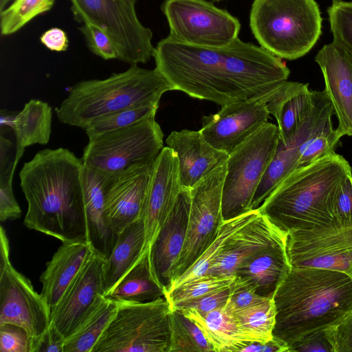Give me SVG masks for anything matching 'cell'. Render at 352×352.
Segmentation results:
<instances>
[{"label":"cell","mask_w":352,"mask_h":352,"mask_svg":"<svg viewBox=\"0 0 352 352\" xmlns=\"http://www.w3.org/2000/svg\"><path fill=\"white\" fill-rule=\"evenodd\" d=\"M289 347L283 342L273 337L267 342H250L243 345L239 352H288Z\"/></svg>","instance_id":"obj_50"},{"label":"cell","mask_w":352,"mask_h":352,"mask_svg":"<svg viewBox=\"0 0 352 352\" xmlns=\"http://www.w3.org/2000/svg\"><path fill=\"white\" fill-rule=\"evenodd\" d=\"M104 260L93 252L51 311V324L65 338L75 330L97 299L105 296Z\"/></svg>","instance_id":"obj_17"},{"label":"cell","mask_w":352,"mask_h":352,"mask_svg":"<svg viewBox=\"0 0 352 352\" xmlns=\"http://www.w3.org/2000/svg\"><path fill=\"white\" fill-rule=\"evenodd\" d=\"M93 252L87 241L62 242L47 262L39 280L42 283L41 295L50 312Z\"/></svg>","instance_id":"obj_25"},{"label":"cell","mask_w":352,"mask_h":352,"mask_svg":"<svg viewBox=\"0 0 352 352\" xmlns=\"http://www.w3.org/2000/svg\"><path fill=\"white\" fill-rule=\"evenodd\" d=\"M322 73L324 91L338 121L336 129L340 138L352 137V54L332 41L315 56Z\"/></svg>","instance_id":"obj_19"},{"label":"cell","mask_w":352,"mask_h":352,"mask_svg":"<svg viewBox=\"0 0 352 352\" xmlns=\"http://www.w3.org/2000/svg\"><path fill=\"white\" fill-rule=\"evenodd\" d=\"M190 199V189L182 188L149 248L153 274L166 296L171 287L184 245Z\"/></svg>","instance_id":"obj_18"},{"label":"cell","mask_w":352,"mask_h":352,"mask_svg":"<svg viewBox=\"0 0 352 352\" xmlns=\"http://www.w3.org/2000/svg\"><path fill=\"white\" fill-rule=\"evenodd\" d=\"M315 0H254L250 26L260 46L281 59H298L316 45L322 33Z\"/></svg>","instance_id":"obj_6"},{"label":"cell","mask_w":352,"mask_h":352,"mask_svg":"<svg viewBox=\"0 0 352 352\" xmlns=\"http://www.w3.org/2000/svg\"><path fill=\"white\" fill-rule=\"evenodd\" d=\"M164 134L155 117L89 139L82 164L113 175L153 163L164 148Z\"/></svg>","instance_id":"obj_10"},{"label":"cell","mask_w":352,"mask_h":352,"mask_svg":"<svg viewBox=\"0 0 352 352\" xmlns=\"http://www.w3.org/2000/svg\"><path fill=\"white\" fill-rule=\"evenodd\" d=\"M214 1H223V0H214Z\"/></svg>","instance_id":"obj_53"},{"label":"cell","mask_w":352,"mask_h":352,"mask_svg":"<svg viewBox=\"0 0 352 352\" xmlns=\"http://www.w3.org/2000/svg\"><path fill=\"white\" fill-rule=\"evenodd\" d=\"M153 58L174 90L221 107L265 101L290 74L281 58L239 38L221 47H201L168 35L157 43Z\"/></svg>","instance_id":"obj_1"},{"label":"cell","mask_w":352,"mask_h":352,"mask_svg":"<svg viewBox=\"0 0 352 352\" xmlns=\"http://www.w3.org/2000/svg\"><path fill=\"white\" fill-rule=\"evenodd\" d=\"M174 90L157 69L132 65L104 79L81 80L56 109L63 124L85 129L92 121L135 105L159 104L162 96Z\"/></svg>","instance_id":"obj_5"},{"label":"cell","mask_w":352,"mask_h":352,"mask_svg":"<svg viewBox=\"0 0 352 352\" xmlns=\"http://www.w3.org/2000/svg\"><path fill=\"white\" fill-rule=\"evenodd\" d=\"M0 221L14 220L21 216V210L12 189L14 166L0 167Z\"/></svg>","instance_id":"obj_41"},{"label":"cell","mask_w":352,"mask_h":352,"mask_svg":"<svg viewBox=\"0 0 352 352\" xmlns=\"http://www.w3.org/2000/svg\"><path fill=\"white\" fill-rule=\"evenodd\" d=\"M352 168L333 151L286 176L258 210L285 234L334 223L332 207L342 182Z\"/></svg>","instance_id":"obj_4"},{"label":"cell","mask_w":352,"mask_h":352,"mask_svg":"<svg viewBox=\"0 0 352 352\" xmlns=\"http://www.w3.org/2000/svg\"><path fill=\"white\" fill-rule=\"evenodd\" d=\"M327 330L321 331L294 343L289 348V352H333V347L327 337Z\"/></svg>","instance_id":"obj_47"},{"label":"cell","mask_w":352,"mask_h":352,"mask_svg":"<svg viewBox=\"0 0 352 352\" xmlns=\"http://www.w3.org/2000/svg\"><path fill=\"white\" fill-rule=\"evenodd\" d=\"M65 338L50 324L35 352H63Z\"/></svg>","instance_id":"obj_48"},{"label":"cell","mask_w":352,"mask_h":352,"mask_svg":"<svg viewBox=\"0 0 352 352\" xmlns=\"http://www.w3.org/2000/svg\"><path fill=\"white\" fill-rule=\"evenodd\" d=\"M109 177L110 174L82 164L81 182L87 241L94 252L104 259L109 256L118 237L105 216V190Z\"/></svg>","instance_id":"obj_23"},{"label":"cell","mask_w":352,"mask_h":352,"mask_svg":"<svg viewBox=\"0 0 352 352\" xmlns=\"http://www.w3.org/2000/svg\"><path fill=\"white\" fill-rule=\"evenodd\" d=\"M348 274H349V276H351V279H352V263L351 265V267L349 268V272Z\"/></svg>","instance_id":"obj_52"},{"label":"cell","mask_w":352,"mask_h":352,"mask_svg":"<svg viewBox=\"0 0 352 352\" xmlns=\"http://www.w3.org/2000/svg\"><path fill=\"white\" fill-rule=\"evenodd\" d=\"M118 307L116 300L100 296L75 330L65 338L63 352H91Z\"/></svg>","instance_id":"obj_31"},{"label":"cell","mask_w":352,"mask_h":352,"mask_svg":"<svg viewBox=\"0 0 352 352\" xmlns=\"http://www.w3.org/2000/svg\"><path fill=\"white\" fill-rule=\"evenodd\" d=\"M230 296V287L194 299L185 303L177 309H189L201 314H206L226 306Z\"/></svg>","instance_id":"obj_46"},{"label":"cell","mask_w":352,"mask_h":352,"mask_svg":"<svg viewBox=\"0 0 352 352\" xmlns=\"http://www.w3.org/2000/svg\"><path fill=\"white\" fill-rule=\"evenodd\" d=\"M332 215L334 223L339 226H352V174L339 186L334 198Z\"/></svg>","instance_id":"obj_42"},{"label":"cell","mask_w":352,"mask_h":352,"mask_svg":"<svg viewBox=\"0 0 352 352\" xmlns=\"http://www.w3.org/2000/svg\"><path fill=\"white\" fill-rule=\"evenodd\" d=\"M227 312L252 342H267L273 338L276 322V308L273 298Z\"/></svg>","instance_id":"obj_33"},{"label":"cell","mask_w":352,"mask_h":352,"mask_svg":"<svg viewBox=\"0 0 352 352\" xmlns=\"http://www.w3.org/2000/svg\"><path fill=\"white\" fill-rule=\"evenodd\" d=\"M270 113L263 100H245L224 106L214 114L202 118L199 130L215 148L230 154L267 122Z\"/></svg>","instance_id":"obj_15"},{"label":"cell","mask_w":352,"mask_h":352,"mask_svg":"<svg viewBox=\"0 0 352 352\" xmlns=\"http://www.w3.org/2000/svg\"><path fill=\"white\" fill-rule=\"evenodd\" d=\"M106 296L120 302H146L166 297V292L154 276L149 249L143 253Z\"/></svg>","instance_id":"obj_30"},{"label":"cell","mask_w":352,"mask_h":352,"mask_svg":"<svg viewBox=\"0 0 352 352\" xmlns=\"http://www.w3.org/2000/svg\"><path fill=\"white\" fill-rule=\"evenodd\" d=\"M273 300V337L289 348L306 337L337 325L352 311V279L341 271L292 267Z\"/></svg>","instance_id":"obj_3"},{"label":"cell","mask_w":352,"mask_h":352,"mask_svg":"<svg viewBox=\"0 0 352 352\" xmlns=\"http://www.w3.org/2000/svg\"><path fill=\"white\" fill-rule=\"evenodd\" d=\"M234 279L235 275H205L173 289L166 294V298L172 310H176L194 299L230 287Z\"/></svg>","instance_id":"obj_37"},{"label":"cell","mask_w":352,"mask_h":352,"mask_svg":"<svg viewBox=\"0 0 352 352\" xmlns=\"http://www.w3.org/2000/svg\"><path fill=\"white\" fill-rule=\"evenodd\" d=\"M258 213V210H252L235 218L223 221L214 241L195 263L173 282L168 293L180 285L206 275L211 265L221 254L228 239L254 219Z\"/></svg>","instance_id":"obj_32"},{"label":"cell","mask_w":352,"mask_h":352,"mask_svg":"<svg viewBox=\"0 0 352 352\" xmlns=\"http://www.w3.org/2000/svg\"><path fill=\"white\" fill-rule=\"evenodd\" d=\"M226 162L190 188L191 199L186 240L173 281L186 272L208 248L223 221L221 201Z\"/></svg>","instance_id":"obj_13"},{"label":"cell","mask_w":352,"mask_h":352,"mask_svg":"<svg viewBox=\"0 0 352 352\" xmlns=\"http://www.w3.org/2000/svg\"><path fill=\"white\" fill-rule=\"evenodd\" d=\"M182 188L178 159L165 146L155 160L147 196L144 214V252L149 249Z\"/></svg>","instance_id":"obj_20"},{"label":"cell","mask_w":352,"mask_h":352,"mask_svg":"<svg viewBox=\"0 0 352 352\" xmlns=\"http://www.w3.org/2000/svg\"><path fill=\"white\" fill-rule=\"evenodd\" d=\"M313 100L314 91L308 84L287 80L266 98L267 111L277 121L280 140L283 144L295 135Z\"/></svg>","instance_id":"obj_26"},{"label":"cell","mask_w":352,"mask_h":352,"mask_svg":"<svg viewBox=\"0 0 352 352\" xmlns=\"http://www.w3.org/2000/svg\"><path fill=\"white\" fill-rule=\"evenodd\" d=\"M326 332L333 352H352V311Z\"/></svg>","instance_id":"obj_45"},{"label":"cell","mask_w":352,"mask_h":352,"mask_svg":"<svg viewBox=\"0 0 352 352\" xmlns=\"http://www.w3.org/2000/svg\"><path fill=\"white\" fill-rule=\"evenodd\" d=\"M286 235L259 212L254 219L228 239L206 275H234L236 269L245 258L267 246L285 239Z\"/></svg>","instance_id":"obj_22"},{"label":"cell","mask_w":352,"mask_h":352,"mask_svg":"<svg viewBox=\"0 0 352 352\" xmlns=\"http://www.w3.org/2000/svg\"><path fill=\"white\" fill-rule=\"evenodd\" d=\"M178 159L182 188H191L217 167L226 163L229 154L210 145L200 131H173L166 140Z\"/></svg>","instance_id":"obj_21"},{"label":"cell","mask_w":352,"mask_h":352,"mask_svg":"<svg viewBox=\"0 0 352 352\" xmlns=\"http://www.w3.org/2000/svg\"><path fill=\"white\" fill-rule=\"evenodd\" d=\"M23 328L30 338V352H35L51 324L50 310L30 280L18 272L10 259L9 240L0 229V324Z\"/></svg>","instance_id":"obj_11"},{"label":"cell","mask_w":352,"mask_h":352,"mask_svg":"<svg viewBox=\"0 0 352 352\" xmlns=\"http://www.w3.org/2000/svg\"><path fill=\"white\" fill-rule=\"evenodd\" d=\"M41 42L54 52H64L68 47L69 41L66 32L60 28H52L42 34Z\"/></svg>","instance_id":"obj_49"},{"label":"cell","mask_w":352,"mask_h":352,"mask_svg":"<svg viewBox=\"0 0 352 352\" xmlns=\"http://www.w3.org/2000/svg\"><path fill=\"white\" fill-rule=\"evenodd\" d=\"M266 299L271 298H265L257 295L235 276V279L230 286V296L225 309L227 311H232L256 304Z\"/></svg>","instance_id":"obj_44"},{"label":"cell","mask_w":352,"mask_h":352,"mask_svg":"<svg viewBox=\"0 0 352 352\" xmlns=\"http://www.w3.org/2000/svg\"><path fill=\"white\" fill-rule=\"evenodd\" d=\"M285 239L250 256L236 269L235 276L261 297L273 298L278 287L292 268L287 255Z\"/></svg>","instance_id":"obj_24"},{"label":"cell","mask_w":352,"mask_h":352,"mask_svg":"<svg viewBox=\"0 0 352 352\" xmlns=\"http://www.w3.org/2000/svg\"><path fill=\"white\" fill-rule=\"evenodd\" d=\"M209 352L213 348L199 327L180 310L170 315V352Z\"/></svg>","instance_id":"obj_34"},{"label":"cell","mask_w":352,"mask_h":352,"mask_svg":"<svg viewBox=\"0 0 352 352\" xmlns=\"http://www.w3.org/2000/svg\"><path fill=\"white\" fill-rule=\"evenodd\" d=\"M145 242L144 218L129 224L118 234L113 249L104 263L105 296L145 252Z\"/></svg>","instance_id":"obj_27"},{"label":"cell","mask_w":352,"mask_h":352,"mask_svg":"<svg viewBox=\"0 0 352 352\" xmlns=\"http://www.w3.org/2000/svg\"><path fill=\"white\" fill-rule=\"evenodd\" d=\"M1 352H30V338L27 331L12 324H0Z\"/></svg>","instance_id":"obj_43"},{"label":"cell","mask_w":352,"mask_h":352,"mask_svg":"<svg viewBox=\"0 0 352 352\" xmlns=\"http://www.w3.org/2000/svg\"><path fill=\"white\" fill-rule=\"evenodd\" d=\"M74 19L91 23L113 41L118 60L130 65L146 63L153 57V33L138 19L136 0H69Z\"/></svg>","instance_id":"obj_9"},{"label":"cell","mask_w":352,"mask_h":352,"mask_svg":"<svg viewBox=\"0 0 352 352\" xmlns=\"http://www.w3.org/2000/svg\"><path fill=\"white\" fill-rule=\"evenodd\" d=\"M52 120V107L46 102L38 99L30 100L23 109L16 114L13 124L16 139L15 167L23 156L25 147L49 142Z\"/></svg>","instance_id":"obj_29"},{"label":"cell","mask_w":352,"mask_h":352,"mask_svg":"<svg viewBox=\"0 0 352 352\" xmlns=\"http://www.w3.org/2000/svg\"><path fill=\"white\" fill-rule=\"evenodd\" d=\"M285 248L293 267H317L348 274L352 263V226L335 224L287 234Z\"/></svg>","instance_id":"obj_14"},{"label":"cell","mask_w":352,"mask_h":352,"mask_svg":"<svg viewBox=\"0 0 352 352\" xmlns=\"http://www.w3.org/2000/svg\"><path fill=\"white\" fill-rule=\"evenodd\" d=\"M11 0H0V11H2L3 9L6 8L7 4Z\"/></svg>","instance_id":"obj_51"},{"label":"cell","mask_w":352,"mask_h":352,"mask_svg":"<svg viewBox=\"0 0 352 352\" xmlns=\"http://www.w3.org/2000/svg\"><path fill=\"white\" fill-rule=\"evenodd\" d=\"M117 302L116 314L91 352H170L172 309L166 297Z\"/></svg>","instance_id":"obj_7"},{"label":"cell","mask_w":352,"mask_h":352,"mask_svg":"<svg viewBox=\"0 0 352 352\" xmlns=\"http://www.w3.org/2000/svg\"><path fill=\"white\" fill-rule=\"evenodd\" d=\"M55 0H14L0 14L1 33L8 36L18 32L37 16L50 11Z\"/></svg>","instance_id":"obj_36"},{"label":"cell","mask_w":352,"mask_h":352,"mask_svg":"<svg viewBox=\"0 0 352 352\" xmlns=\"http://www.w3.org/2000/svg\"><path fill=\"white\" fill-rule=\"evenodd\" d=\"M159 104L132 106L92 121L85 131L88 138L133 124L144 119L155 117Z\"/></svg>","instance_id":"obj_35"},{"label":"cell","mask_w":352,"mask_h":352,"mask_svg":"<svg viewBox=\"0 0 352 352\" xmlns=\"http://www.w3.org/2000/svg\"><path fill=\"white\" fill-rule=\"evenodd\" d=\"M82 167L81 158L65 148L41 150L24 163L19 178L27 228L62 242H88Z\"/></svg>","instance_id":"obj_2"},{"label":"cell","mask_w":352,"mask_h":352,"mask_svg":"<svg viewBox=\"0 0 352 352\" xmlns=\"http://www.w3.org/2000/svg\"><path fill=\"white\" fill-rule=\"evenodd\" d=\"M279 138L278 126L267 122L229 154L222 190L223 221L251 210L252 200L274 157Z\"/></svg>","instance_id":"obj_8"},{"label":"cell","mask_w":352,"mask_h":352,"mask_svg":"<svg viewBox=\"0 0 352 352\" xmlns=\"http://www.w3.org/2000/svg\"><path fill=\"white\" fill-rule=\"evenodd\" d=\"M327 14L333 41L352 54V1L332 0Z\"/></svg>","instance_id":"obj_38"},{"label":"cell","mask_w":352,"mask_h":352,"mask_svg":"<svg viewBox=\"0 0 352 352\" xmlns=\"http://www.w3.org/2000/svg\"><path fill=\"white\" fill-rule=\"evenodd\" d=\"M340 139L336 129L333 128L332 122H329L302 146L296 168L307 166L334 151Z\"/></svg>","instance_id":"obj_39"},{"label":"cell","mask_w":352,"mask_h":352,"mask_svg":"<svg viewBox=\"0 0 352 352\" xmlns=\"http://www.w3.org/2000/svg\"><path fill=\"white\" fill-rule=\"evenodd\" d=\"M177 310L199 327L214 352H238L243 344L252 342L226 311L225 306L206 314L189 309Z\"/></svg>","instance_id":"obj_28"},{"label":"cell","mask_w":352,"mask_h":352,"mask_svg":"<svg viewBox=\"0 0 352 352\" xmlns=\"http://www.w3.org/2000/svg\"><path fill=\"white\" fill-rule=\"evenodd\" d=\"M162 10L170 28L169 36L201 47H221L238 38L239 21L206 0H166Z\"/></svg>","instance_id":"obj_12"},{"label":"cell","mask_w":352,"mask_h":352,"mask_svg":"<svg viewBox=\"0 0 352 352\" xmlns=\"http://www.w3.org/2000/svg\"><path fill=\"white\" fill-rule=\"evenodd\" d=\"M154 162L110 175L105 190V216L117 234L144 218Z\"/></svg>","instance_id":"obj_16"},{"label":"cell","mask_w":352,"mask_h":352,"mask_svg":"<svg viewBox=\"0 0 352 352\" xmlns=\"http://www.w3.org/2000/svg\"><path fill=\"white\" fill-rule=\"evenodd\" d=\"M90 51L104 59H118V50L109 34L99 27L84 23L79 27Z\"/></svg>","instance_id":"obj_40"}]
</instances>
